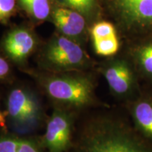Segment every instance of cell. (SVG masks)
I'll return each instance as SVG.
<instances>
[{
    "label": "cell",
    "instance_id": "1",
    "mask_svg": "<svg viewBox=\"0 0 152 152\" xmlns=\"http://www.w3.org/2000/svg\"><path fill=\"white\" fill-rule=\"evenodd\" d=\"M48 97L56 106L69 110L80 109L92 103L94 92L92 80L83 71H30Z\"/></svg>",
    "mask_w": 152,
    "mask_h": 152
},
{
    "label": "cell",
    "instance_id": "2",
    "mask_svg": "<svg viewBox=\"0 0 152 152\" xmlns=\"http://www.w3.org/2000/svg\"><path fill=\"white\" fill-rule=\"evenodd\" d=\"M76 152H152V147L123 125L103 120L87 127Z\"/></svg>",
    "mask_w": 152,
    "mask_h": 152
},
{
    "label": "cell",
    "instance_id": "3",
    "mask_svg": "<svg viewBox=\"0 0 152 152\" xmlns=\"http://www.w3.org/2000/svg\"><path fill=\"white\" fill-rule=\"evenodd\" d=\"M38 63L44 71H83L89 66V58L79 43L58 33L43 47Z\"/></svg>",
    "mask_w": 152,
    "mask_h": 152
},
{
    "label": "cell",
    "instance_id": "4",
    "mask_svg": "<svg viewBox=\"0 0 152 152\" xmlns=\"http://www.w3.org/2000/svg\"><path fill=\"white\" fill-rule=\"evenodd\" d=\"M7 114L13 126L20 132L33 130L42 118V108L36 95L24 87H16L7 97Z\"/></svg>",
    "mask_w": 152,
    "mask_h": 152
},
{
    "label": "cell",
    "instance_id": "5",
    "mask_svg": "<svg viewBox=\"0 0 152 152\" xmlns=\"http://www.w3.org/2000/svg\"><path fill=\"white\" fill-rule=\"evenodd\" d=\"M73 118L68 109L56 106L41 143L48 152H65L71 144Z\"/></svg>",
    "mask_w": 152,
    "mask_h": 152
},
{
    "label": "cell",
    "instance_id": "6",
    "mask_svg": "<svg viewBox=\"0 0 152 152\" xmlns=\"http://www.w3.org/2000/svg\"><path fill=\"white\" fill-rule=\"evenodd\" d=\"M38 46V38L31 28L19 26L11 29L4 38V52L19 66L26 64Z\"/></svg>",
    "mask_w": 152,
    "mask_h": 152
},
{
    "label": "cell",
    "instance_id": "7",
    "mask_svg": "<svg viewBox=\"0 0 152 152\" xmlns=\"http://www.w3.org/2000/svg\"><path fill=\"white\" fill-rule=\"evenodd\" d=\"M50 18L59 34L80 45L86 30V20L83 15L56 4L52 5Z\"/></svg>",
    "mask_w": 152,
    "mask_h": 152
},
{
    "label": "cell",
    "instance_id": "8",
    "mask_svg": "<svg viewBox=\"0 0 152 152\" xmlns=\"http://www.w3.org/2000/svg\"><path fill=\"white\" fill-rule=\"evenodd\" d=\"M104 76L110 88L118 94H125L130 89L132 75L125 63L118 61L111 64L105 70Z\"/></svg>",
    "mask_w": 152,
    "mask_h": 152
},
{
    "label": "cell",
    "instance_id": "9",
    "mask_svg": "<svg viewBox=\"0 0 152 152\" xmlns=\"http://www.w3.org/2000/svg\"><path fill=\"white\" fill-rule=\"evenodd\" d=\"M125 17L134 21L152 20V0H115Z\"/></svg>",
    "mask_w": 152,
    "mask_h": 152
},
{
    "label": "cell",
    "instance_id": "10",
    "mask_svg": "<svg viewBox=\"0 0 152 152\" xmlns=\"http://www.w3.org/2000/svg\"><path fill=\"white\" fill-rule=\"evenodd\" d=\"M19 5L33 21L41 23L50 18L51 0H17Z\"/></svg>",
    "mask_w": 152,
    "mask_h": 152
},
{
    "label": "cell",
    "instance_id": "11",
    "mask_svg": "<svg viewBox=\"0 0 152 152\" xmlns=\"http://www.w3.org/2000/svg\"><path fill=\"white\" fill-rule=\"evenodd\" d=\"M134 116L137 122L144 132L152 137V105L148 102H140L135 106Z\"/></svg>",
    "mask_w": 152,
    "mask_h": 152
},
{
    "label": "cell",
    "instance_id": "12",
    "mask_svg": "<svg viewBox=\"0 0 152 152\" xmlns=\"http://www.w3.org/2000/svg\"><path fill=\"white\" fill-rule=\"evenodd\" d=\"M92 41L95 52L101 56H111L118 50L119 42L116 35L94 39Z\"/></svg>",
    "mask_w": 152,
    "mask_h": 152
},
{
    "label": "cell",
    "instance_id": "13",
    "mask_svg": "<svg viewBox=\"0 0 152 152\" xmlns=\"http://www.w3.org/2000/svg\"><path fill=\"white\" fill-rule=\"evenodd\" d=\"M58 4L77 11L85 18L90 16L96 5V0H56Z\"/></svg>",
    "mask_w": 152,
    "mask_h": 152
},
{
    "label": "cell",
    "instance_id": "14",
    "mask_svg": "<svg viewBox=\"0 0 152 152\" xmlns=\"http://www.w3.org/2000/svg\"><path fill=\"white\" fill-rule=\"evenodd\" d=\"M116 35L114 26L111 23L102 21L94 24L91 29L92 40Z\"/></svg>",
    "mask_w": 152,
    "mask_h": 152
},
{
    "label": "cell",
    "instance_id": "15",
    "mask_svg": "<svg viewBox=\"0 0 152 152\" xmlns=\"http://www.w3.org/2000/svg\"><path fill=\"white\" fill-rule=\"evenodd\" d=\"M17 0H0V23L6 24L15 14Z\"/></svg>",
    "mask_w": 152,
    "mask_h": 152
},
{
    "label": "cell",
    "instance_id": "16",
    "mask_svg": "<svg viewBox=\"0 0 152 152\" xmlns=\"http://www.w3.org/2000/svg\"><path fill=\"white\" fill-rule=\"evenodd\" d=\"M43 148L41 142L35 139L18 137L17 152H44Z\"/></svg>",
    "mask_w": 152,
    "mask_h": 152
},
{
    "label": "cell",
    "instance_id": "17",
    "mask_svg": "<svg viewBox=\"0 0 152 152\" xmlns=\"http://www.w3.org/2000/svg\"><path fill=\"white\" fill-rule=\"evenodd\" d=\"M18 137L12 135L0 137V152H17Z\"/></svg>",
    "mask_w": 152,
    "mask_h": 152
},
{
    "label": "cell",
    "instance_id": "18",
    "mask_svg": "<svg viewBox=\"0 0 152 152\" xmlns=\"http://www.w3.org/2000/svg\"><path fill=\"white\" fill-rule=\"evenodd\" d=\"M140 61L144 70L152 74V44L142 49L140 52Z\"/></svg>",
    "mask_w": 152,
    "mask_h": 152
},
{
    "label": "cell",
    "instance_id": "19",
    "mask_svg": "<svg viewBox=\"0 0 152 152\" xmlns=\"http://www.w3.org/2000/svg\"><path fill=\"white\" fill-rule=\"evenodd\" d=\"M11 75V68L9 62L0 55V80L9 78Z\"/></svg>",
    "mask_w": 152,
    "mask_h": 152
},
{
    "label": "cell",
    "instance_id": "20",
    "mask_svg": "<svg viewBox=\"0 0 152 152\" xmlns=\"http://www.w3.org/2000/svg\"><path fill=\"white\" fill-rule=\"evenodd\" d=\"M7 111H1L0 109V127H1L3 129L6 130L7 128Z\"/></svg>",
    "mask_w": 152,
    "mask_h": 152
}]
</instances>
